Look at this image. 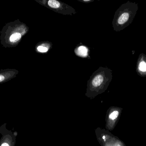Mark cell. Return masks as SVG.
<instances>
[{"mask_svg":"<svg viewBox=\"0 0 146 146\" xmlns=\"http://www.w3.org/2000/svg\"><path fill=\"white\" fill-rule=\"evenodd\" d=\"M78 1L82 3H89L94 1V0H78Z\"/></svg>","mask_w":146,"mask_h":146,"instance_id":"cell-11","label":"cell"},{"mask_svg":"<svg viewBox=\"0 0 146 146\" xmlns=\"http://www.w3.org/2000/svg\"><path fill=\"white\" fill-rule=\"evenodd\" d=\"M136 71L139 76L146 77V55L144 53L140 54L137 60Z\"/></svg>","mask_w":146,"mask_h":146,"instance_id":"cell-7","label":"cell"},{"mask_svg":"<svg viewBox=\"0 0 146 146\" xmlns=\"http://www.w3.org/2000/svg\"><path fill=\"white\" fill-rule=\"evenodd\" d=\"M105 136H103V139H104L105 140Z\"/></svg>","mask_w":146,"mask_h":146,"instance_id":"cell-12","label":"cell"},{"mask_svg":"<svg viewBox=\"0 0 146 146\" xmlns=\"http://www.w3.org/2000/svg\"><path fill=\"white\" fill-rule=\"evenodd\" d=\"M139 9L138 3L128 1L122 4L115 12L112 24L116 32L124 30L133 22Z\"/></svg>","mask_w":146,"mask_h":146,"instance_id":"cell-2","label":"cell"},{"mask_svg":"<svg viewBox=\"0 0 146 146\" xmlns=\"http://www.w3.org/2000/svg\"><path fill=\"white\" fill-rule=\"evenodd\" d=\"M19 71L15 69H5L0 70V84L6 83L17 77Z\"/></svg>","mask_w":146,"mask_h":146,"instance_id":"cell-6","label":"cell"},{"mask_svg":"<svg viewBox=\"0 0 146 146\" xmlns=\"http://www.w3.org/2000/svg\"><path fill=\"white\" fill-rule=\"evenodd\" d=\"M76 55L82 57H87L88 53V49L86 46L81 45L76 48L74 51Z\"/></svg>","mask_w":146,"mask_h":146,"instance_id":"cell-9","label":"cell"},{"mask_svg":"<svg viewBox=\"0 0 146 146\" xmlns=\"http://www.w3.org/2000/svg\"><path fill=\"white\" fill-rule=\"evenodd\" d=\"M118 115H119V112L117 111H113L112 113H111L110 115L109 118L110 119L112 120H114L116 119L118 117Z\"/></svg>","mask_w":146,"mask_h":146,"instance_id":"cell-10","label":"cell"},{"mask_svg":"<svg viewBox=\"0 0 146 146\" xmlns=\"http://www.w3.org/2000/svg\"><path fill=\"white\" fill-rule=\"evenodd\" d=\"M112 79V70L107 67H100L93 73L88 81V90L98 93L106 90Z\"/></svg>","mask_w":146,"mask_h":146,"instance_id":"cell-3","label":"cell"},{"mask_svg":"<svg viewBox=\"0 0 146 146\" xmlns=\"http://www.w3.org/2000/svg\"><path fill=\"white\" fill-rule=\"evenodd\" d=\"M0 146H15L18 132L9 130L7 128V123H3L0 127Z\"/></svg>","mask_w":146,"mask_h":146,"instance_id":"cell-5","label":"cell"},{"mask_svg":"<svg viewBox=\"0 0 146 146\" xmlns=\"http://www.w3.org/2000/svg\"><path fill=\"white\" fill-rule=\"evenodd\" d=\"M35 1L56 13L63 15H72L77 13L75 9L68 4L57 0H35Z\"/></svg>","mask_w":146,"mask_h":146,"instance_id":"cell-4","label":"cell"},{"mask_svg":"<svg viewBox=\"0 0 146 146\" xmlns=\"http://www.w3.org/2000/svg\"><path fill=\"white\" fill-rule=\"evenodd\" d=\"M52 44L48 41H43L37 44L35 50L38 53H45L48 52L52 48Z\"/></svg>","mask_w":146,"mask_h":146,"instance_id":"cell-8","label":"cell"},{"mask_svg":"<svg viewBox=\"0 0 146 146\" xmlns=\"http://www.w3.org/2000/svg\"><path fill=\"white\" fill-rule=\"evenodd\" d=\"M29 27L19 19L6 23L0 31V42L5 48L18 46L29 32Z\"/></svg>","mask_w":146,"mask_h":146,"instance_id":"cell-1","label":"cell"}]
</instances>
